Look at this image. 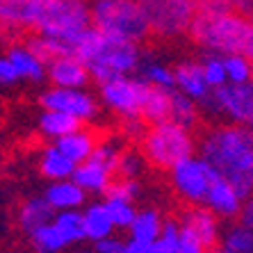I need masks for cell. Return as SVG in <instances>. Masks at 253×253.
I'll list each match as a JSON object with an SVG mask.
<instances>
[{
    "label": "cell",
    "instance_id": "83f0119b",
    "mask_svg": "<svg viewBox=\"0 0 253 253\" xmlns=\"http://www.w3.org/2000/svg\"><path fill=\"white\" fill-rule=\"evenodd\" d=\"M139 119L146 126L169 121V91L148 87L146 94H144V100H141Z\"/></svg>",
    "mask_w": 253,
    "mask_h": 253
},
{
    "label": "cell",
    "instance_id": "d590c367",
    "mask_svg": "<svg viewBox=\"0 0 253 253\" xmlns=\"http://www.w3.org/2000/svg\"><path fill=\"white\" fill-rule=\"evenodd\" d=\"M201 71H203V78L210 89L224 87L226 84V73H224V62H221V55L214 53H201Z\"/></svg>",
    "mask_w": 253,
    "mask_h": 253
},
{
    "label": "cell",
    "instance_id": "bcb514c9",
    "mask_svg": "<svg viewBox=\"0 0 253 253\" xmlns=\"http://www.w3.org/2000/svg\"><path fill=\"white\" fill-rule=\"evenodd\" d=\"M196 7V12H210V9H221L224 5V0H192Z\"/></svg>",
    "mask_w": 253,
    "mask_h": 253
},
{
    "label": "cell",
    "instance_id": "1f68e13d",
    "mask_svg": "<svg viewBox=\"0 0 253 253\" xmlns=\"http://www.w3.org/2000/svg\"><path fill=\"white\" fill-rule=\"evenodd\" d=\"M30 240V247L35 253H64L66 249V242L59 237V233L55 230L53 224H43L39 226L37 230H32L28 235Z\"/></svg>",
    "mask_w": 253,
    "mask_h": 253
},
{
    "label": "cell",
    "instance_id": "7bdbcfd3",
    "mask_svg": "<svg viewBox=\"0 0 253 253\" xmlns=\"http://www.w3.org/2000/svg\"><path fill=\"white\" fill-rule=\"evenodd\" d=\"M176 253H208V251L201 247L199 242L192 240L187 233H183V230H180V242H178Z\"/></svg>",
    "mask_w": 253,
    "mask_h": 253
},
{
    "label": "cell",
    "instance_id": "4316f807",
    "mask_svg": "<svg viewBox=\"0 0 253 253\" xmlns=\"http://www.w3.org/2000/svg\"><path fill=\"white\" fill-rule=\"evenodd\" d=\"M201 119V107L196 100L183 96L180 91L171 89L169 91V121L183 126V128L194 130V126Z\"/></svg>",
    "mask_w": 253,
    "mask_h": 253
},
{
    "label": "cell",
    "instance_id": "6da1fadb",
    "mask_svg": "<svg viewBox=\"0 0 253 253\" xmlns=\"http://www.w3.org/2000/svg\"><path fill=\"white\" fill-rule=\"evenodd\" d=\"M199 158L214 169L219 178L228 180L237 194L247 201L253 192V132L247 126H214L196 141Z\"/></svg>",
    "mask_w": 253,
    "mask_h": 253
},
{
    "label": "cell",
    "instance_id": "277c9868",
    "mask_svg": "<svg viewBox=\"0 0 253 253\" xmlns=\"http://www.w3.org/2000/svg\"><path fill=\"white\" fill-rule=\"evenodd\" d=\"M89 25L114 39L144 43L151 37L137 0H89Z\"/></svg>",
    "mask_w": 253,
    "mask_h": 253
},
{
    "label": "cell",
    "instance_id": "74e56055",
    "mask_svg": "<svg viewBox=\"0 0 253 253\" xmlns=\"http://www.w3.org/2000/svg\"><path fill=\"white\" fill-rule=\"evenodd\" d=\"M119 155H121V146H119L117 141H114V139H103V141H96L94 153L89 155V158L96 160V162H100V165L110 167V169L117 173Z\"/></svg>",
    "mask_w": 253,
    "mask_h": 253
},
{
    "label": "cell",
    "instance_id": "cb8c5ba5",
    "mask_svg": "<svg viewBox=\"0 0 253 253\" xmlns=\"http://www.w3.org/2000/svg\"><path fill=\"white\" fill-rule=\"evenodd\" d=\"M80 217H83L84 240L91 242V244L114 233V226H112V221H110V217H107L105 208H103V201L87 203V206L80 210Z\"/></svg>",
    "mask_w": 253,
    "mask_h": 253
},
{
    "label": "cell",
    "instance_id": "f1b7e54d",
    "mask_svg": "<svg viewBox=\"0 0 253 253\" xmlns=\"http://www.w3.org/2000/svg\"><path fill=\"white\" fill-rule=\"evenodd\" d=\"M50 224L55 226V230L59 233V237L66 242V247H78L80 242H84L83 233V217L80 210H64V212H55Z\"/></svg>",
    "mask_w": 253,
    "mask_h": 253
},
{
    "label": "cell",
    "instance_id": "ffe728a7",
    "mask_svg": "<svg viewBox=\"0 0 253 253\" xmlns=\"http://www.w3.org/2000/svg\"><path fill=\"white\" fill-rule=\"evenodd\" d=\"M37 0H0V32L18 35L32 30Z\"/></svg>",
    "mask_w": 253,
    "mask_h": 253
},
{
    "label": "cell",
    "instance_id": "c3c4849f",
    "mask_svg": "<svg viewBox=\"0 0 253 253\" xmlns=\"http://www.w3.org/2000/svg\"><path fill=\"white\" fill-rule=\"evenodd\" d=\"M73 253H96V251H94V249H76Z\"/></svg>",
    "mask_w": 253,
    "mask_h": 253
},
{
    "label": "cell",
    "instance_id": "7dc6e473",
    "mask_svg": "<svg viewBox=\"0 0 253 253\" xmlns=\"http://www.w3.org/2000/svg\"><path fill=\"white\" fill-rule=\"evenodd\" d=\"M146 249H141V247H137V244H130V242H126V251L124 253H144Z\"/></svg>",
    "mask_w": 253,
    "mask_h": 253
},
{
    "label": "cell",
    "instance_id": "ab89813d",
    "mask_svg": "<svg viewBox=\"0 0 253 253\" xmlns=\"http://www.w3.org/2000/svg\"><path fill=\"white\" fill-rule=\"evenodd\" d=\"M16 84H21V80H18L12 62H9L5 55H0V91L12 89V87H16Z\"/></svg>",
    "mask_w": 253,
    "mask_h": 253
},
{
    "label": "cell",
    "instance_id": "7c38bea8",
    "mask_svg": "<svg viewBox=\"0 0 253 253\" xmlns=\"http://www.w3.org/2000/svg\"><path fill=\"white\" fill-rule=\"evenodd\" d=\"M180 230L187 233L194 242H199L201 247L210 251L219 244V235H221V221L212 214L208 208L203 206H189L187 210L178 219Z\"/></svg>",
    "mask_w": 253,
    "mask_h": 253
},
{
    "label": "cell",
    "instance_id": "7a4b0ae2",
    "mask_svg": "<svg viewBox=\"0 0 253 253\" xmlns=\"http://www.w3.org/2000/svg\"><path fill=\"white\" fill-rule=\"evenodd\" d=\"M69 53L83 59L91 80H96L98 84L119 76L137 73V66L144 57L139 43L107 37L91 25L71 42Z\"/></svg>",
    "mask_w": 253,
    "mask_h": 253
},
{
    "label": "cell",
    "instance_id": "60d3db41",
    "mask_svg": "<svg viewBox=\"0 0 253 253\" xmlns=\"http://www.w3.org/2000/svg\"><path fill=\"white\" fill-rule=\"evenodd\" d=\"M94 251L96 253H124L126 251V240L117 237V233L103 237V240L94 242Z\"/></svg>",
    "mask_w": 253,
    "mask_h": 253
},
{
    "label": "cell",
    "instance_id": "8fae6325",
    "mask_svg": "<svg viewBox=\"0 0 253 253\" xmlns=\"http://www.w3.org/2000/svg\"><path fill=\"white\" fill-rule=\"evenodd\" d=\"M42 110H55L66 117H73L80 124L96 121L100 114V103L89 89H62L48 87L39 94Z\"/></svg>",
    "mask_w": 253,
    "mask_h": 253
},
{
    "label": "cell",
    "instance_id": "5b68a950",
    "mask_svg": "<svg viewBox=\"0 0 253 253\" xmlns=\"http://www.w3.org/2000/svg\"><path fill=\"white\" fill-rule=\"evenodd\" d=\"M89 28V0H37L32 32L62 42L66 48Z\"/></svg>",
    "mask_w": 253,
    "mask_h": 253
},
{
    "label": "cell",
    "instance_id": "9c48e42d",
    "mask_svg": "<svg viewBox=\"0 0 253 253\" xmlns=\"http://www.w3.org/2000/svg\"><path fill=\"white\" fill-rule=\"evenodd\" d=\"M167 173L176 196L187 206H203L208 189L217 178L214 169L196 153L176 162Z\"/></svg>",
    "mask_w": 253,
    "mask_h": 253
},
{
    "label": "cell",
    "instance_id": "f546056e",
    "mask_svg": "<svg viewBox=\"0 0 253 253\" xmlns=\"http://www.w3.org/2000/svg\"><path fill=\"white\" fill-rule=\"evenodd\" d=\"M219 247L226 253H253V233L249 226L233 221L226 228H221Z\"/></svg>",
    "mask_w": 253,
    "mask_h": 253
},
{
    "label": "cell",
    "instance_id": "f35d334b",
    "mask_svg": "<svg viewBox=\"0 0 253 253\" xmlns=\"http://www.w3.org/2000/svg\"><path fill=\"white\" fill-rule=\"evenodd\" d=\"M105 194L110 196H119V199H126V201H137L141 194V185L139 180H128V178H114L110 189ZM103 194V196H105Z\"/></svg>",
    "mask_w": 253,
    "mask_h": 253
},
{
    "label": "cell",
    "instance_id": "b9f144b4",
    "mask_svg": "<svg viewBox=\"0 0 253 253\" xmlns=\"http://www.w3.org/2000/svg\"><path fill=\"white\" fill-rule=\"evenodd\" d=\"M144 130H146V124H144L139 117L126 119V121H124V135L128 137V139H141Z\"/></svg>",
    "mask_w": 253,
    "mask_h": 253
},
{
    "label": "cell",
    "instance_id": "5bb4252c",
    "mask_svg": "<svg viewBox=\"0 0 253 253\" xmlns=\"http://www.w3.org/2000/svg\"><path fill=\"white\" fill-rule=\"evenodd\" d=\"M242 203H244V199L237 194V189L228 180L217 176L214 183L210 185V189H208L203 208H208L219 221H233L240 214Z\"/></svg>",
    "mask_w": 253,
    "mask_h": 253
},
{
    "label": "cell",
    "instance_id": "8d00e7d4",
    "mask_svg": "<svg viewBox=\"0 0 253 253\" xmlns=\"http://www.w3.org/2000/svg\"><path fill=\"white\" fill-rule=\"evenodd\" d=\"M25 43H28V48L37 55V57L42 59L43 64H46V62H50L53 57H57V55L69 53V48H66L62 42H55V39H48V37H42V35L30 37Z\"/></svg>",
    "mask_w": 253,
    "mask_h": 253
},
{
    "label": "cell",
    "instance_id": "e575fe53",
    "mask_svg": "<svg viewBox=\"0 0 253 253\" xmlns=\"http://www.w3.org/2000/svg\"><path fill=\"white\" fill-rule=\"evenodd\" d=\"M178 242H180V224L178 219H165L160 237L151 242L144 253H176Z\"/></svg>",
    "mask_w": 253,
    "mask_h": 253
},
{
    "label": "cell",
    "instance_id": "2e32d148",
    "mask_svg": "<svg viewBox=\"0 0 253 253\" xmlns=\"http://www.w3.org/2000/svg\"><path fill=\"white\" fill-rule=\"evenodd\" d=\"M2 55L12 62V66H14V71H16V76L21 83L42 84L43 80H46V64L30 50L28 43H23V42L12 43V46H7V50Z\"/></svg>",
    "mask_w": 253,
    "mask_h": 253
},
{
    "label": "cell",
    "instance_id": "ee69618b",
    "mask_svg": "<svg viewBox=\"0 0 253 253\" xmlns=\"http://www.w3.org/2000/svg\"><path fill=\"white\" fill-rule=\"evenodd\" d=\"M224 5L233 12H240L244 16H251V9H253V0H224Z\"/></svg>",
    "mask_w": 253,
    "mask_h": 253
},
{
    "label": "cell",
    "instance_id": "4fadbf2b",
    "mask_svg": "<svg viewBox=\"0 0 253 253\" xmlns=\"http://www.w3.org/2000/svg\"><path fill=\"white\" fill-rule=\"evenodd\" d=\"M46 80L50 83V87L87 89V84L91 83V76H89L83 59H78L71 53H64L46 62Z\"/></svg>",
    "mask_w": 253,
    "mask_h": 253
},
{
    "label": "cell",
    "instance_id": "484cf974",
    "mask_svg": "<svg viewBox=\"0 0 253 253\" xmlns=\"http://www.w3.org/2000/svg\"><path fill=\"white\" fill-rule=\"evenodd\" d=\"M137 73H139V80L146 87L153 89H165L171 91L173 89V66L165 64L155 57H141L139 66H137Z\"/></svg>",
    "mask_w": 253,
    "mask_h": 253
},
{
    "label": "cell",
    "instance_id": "7402d4cb",
    "mask_svg": "<svg viewBox=\"0 0 253 253\" xmlns=\"http://www.w3.org/2000/svg\"><path fill=\"white\" fill-rule=\"evenodd\" d=\"M53 214H55L53 208L48 206L43 196H30L16 208V226L23 230L25 235H30L39 226L50 224Z\"/></svg>",
    "mask_w": 253,
    "mask_h": 253
},
{
    "label": "cell",
    "instance_id": "30bf717a",
    "mask_svg": "<svg viewBox=\"0 0 253 253\" xmlns=\"http://www.w3.org/2000/svg\"><path fill=\"white\" fill-rule=\"evenodd\" d=\"M146 84L137 76H119L98 84V103L121 121L139 117Z\"/></svg>",
    "mask_w": 253,
    "mask_h": 253
},
{
    "label": "cell",
    "instance_id": "603a6c76",
    "mask_svg": "<svg viewBox=\"0 0 253 253\" xmlns=\"http://www.w3.org/2000/svg\"><path fill=\"white\" fill-rule=\"evenodd\" d=\"M96 141H98V137H96L89 128H83V126H80L78 130H73V132H69V135H64V137H59V139L53 141V144L73 162V165H80V162H84L89 155L94 153Z\"/></svg>",
    "mask_w": 253,
    "mask_h": 253
},
{
    "label": "cell",
    "instance_id": "ba28073f",
    "mask_svg": "<svg viewBox=\"0 0 253 253\" xmlns=\"http://www.w3.org/2000/svg\"><path fill=\"white\" fill-rule=\"evenodd\" d=\"M146 16L151 35L160 39H178L187 35L196 14L192 0H137Z\"/></svg>",
    "mask_w": 253,
    "mask_h": 253
},
{
    "label": "cell",
    "instance_id": "9a60e30c",
    "mask_svg": "<svg viewBox=\"0 0 253 253\" xmlns=\"http://www.w3.org/2000/svg\"><path fill=\"white\" fill-rule=\"evenodd\" d=\"M114 178H117V173H114L110 167L100 165V162H96V160H91V158H87L84 162L76 165V169L71 173V180L83 189L87 196L89 194L103 196L107 189H110Z\"/></svg>",
    "mask_w": 253,
    "mask_h": 253
},
{
    "label": "cell",
    "instance_id": "d6986e66",
    "mask_svg": "<svg viewBox=\"0 0 253 253\" xmlns=\"http://www.w3.org/2000/svg\"><path fill=\"white\" fill-rule=\"evenodd\" d=\"M162 224H165V217H162V212L158 208H141V210H137L132 224L126 230L128 233V240L126 242L146 249L151 242H155L160 237Z\"/></svg>",
    "mask_w": 253,
    "mask_h": 253
},
{
    "label": "cell",
    "instance_id": "4dcf8cb0",
    "mask_svg": "<svg viewBox=\"0 0 253 253\" xmlns=\"http://www.w3.org/2000/svg\"><path fill=\"white\" fill-rule=\"evenodd\" d=\"M103 208H105L107 217L112 221L114 233H117V230H128V226L132 224V219H135V214H137L135 201H126V199L110 196V194L103 196Z\"/></svg>",
    "mask_w": 253,
    "mask_h": 253
},
{
    "label": "cell",
    "instance_id": "d6a6232c",
    "mask_svg": "<svg viewBox=\"0 0 253 253\" xmlns=\"http://www.w3.org/2000/svg\"><path fill=\"white\" fill-rule=\"evenodd\" d=\"M224 62V73L228 84H249L251 83L253 64L247 55H221Z\"/></svg>",
    "mask_w": 253,
    "mask_h": 253
},
{
    "label": "cell",
    "instance_id": "836d02e7",
    "mask_svg": "<svg viewBox=\"0 0 253 253\" xmlns=\"http://www.w3.org/2000/svg\"><path fill=\"white\" fill-rule=\"evenodd\" d=\"M146 160L137 148H121L117 162V178H128V180H139L141 173L146 171Z\"/></svg>",
    "mask_w": 253,
    "mask_h": 253
},
{
    "label": "cell",
    "instance_id": "52a82bcc",
    "mask_svg": "<svg viewBox=\"0 0 253 253\" xmlns=\"http://www.w3.org/2000/svg\"><path fill=\"white\" fill-rule=\"evenodd\" d=\"M201 112L208 117L224 119L226 124L247 126L253 124V87L249 84H228L212 89L210 94L199 103Z\"/></svg>",
    "mask_w": 253,
    "mask_h": 253
},
{
    "label": "cell",
    "instance_id": "f6af8a7d",
    "mask_svg": "<svg viewBox=\"0 0 253 253\" xmlns=\"http://www.w3.org/2000/svg\"><path fill=\"white\" fill-rule=\"evenodd\" d=\"M237 221L244 224V226H249V228L253 226V203H251V199H247L244 203H242L240 214H237Z\"/></svg>",
    "mask_w": 253,
    "mask_h": 253
},
{
    "label": "cell",
    "instance_id": "44dd1931",
    "mask_svg": "<svg viewBox=\"0 0 253 253\" xmlns=\"http://www.w3.org/2000/svg\"><path fill=\"white\" fill-rule=\"evenodd\" d=\"M37 169H39V173L46 178L48 183H55V180H66V178H71L76 165H73L55 144H46V146H42V151H39Z\"/></svg>",
    "mask_w": 253,
    "mask_h": 253
},
{
    "label": "cell",
    "instance_id": "3957f363",
    "mask_svg": "<svg viewBox=\"0 0 253 253\" xmlns=\"http://www.w3.org/2000/svg\"><path fill=\"white\" fill-rule=\"evenodd\" d=\"M189 39L201 53L214 55H253V23L251 16L233 12L228 7L196 12L187 30Z\"/></svg>",
    "mask_w": 253,
    "mask_h": 253
},
{
    "label": "cell",
    "instance_id": "e0dca14e",
    "mask_svg": "<svg viewBox=\"0 0 253 253\" xmlns=\"http://www.w3.org/2000/svg\"><path fill=\"white\" fill-rule=\"evenodd\" d=\"M173 89L196 103H201L210 94L212 89L208 87L206 78H203L199 59H183L173 66Z\"/></svg>",
    "mask_w": 253,
    "mask_h": 253
},
{
    "label": "cell",
    "instance_id": "d4e9b609",
    "mask_svg": "<svg viewBox=\"0 0 253 253\" xmlns=\"http://www.w3.org/2000/svg\"><path fill=\"white\" fill-rule=\"evenodd\" d=\"M80 121H76L73 117H66L62 112H55V110H42L39 117H37V132L43 137V139L57 141L59 137L69 135L73 130L80 128Z\"/></svg>",
    "mask_w": 253,
    "mask_h": 253
},
{
    "label": "cell",
    "instance_id": "8992f818",
    "mask_svg": "<svg viewBox=\"0 0 253 253\" xmlns=\"http://www.w3.org/2000/svg\"><path fill=\"white\" fill-rule=\"evenodd\" d=\"M139 153L153 169L169 171L176 162L196 153V137L189 128L173 121H160L146 126L139 139Z\"/></svg>",
    "mask_w": 253,
    "mask_h": 253
},
{
    "label": "cell",
    "instance_id": "ac0fdd59",
    "mask_svg": "<svg viewBox=\"0 0 253 253\" xmlns=\"http://www.w3.org/2000/svg\"><path fill=\"white\" fill-rule=\"evenodd\" d=\"M43 199L53 212H64V210H83L87 206L89 196L84 194L83 189L78 187L71 178L66 180H55V183H48V187L43 189Z\"/></svg>",
    "mask_w": 253,
    "mask_h": 253
}]
</instances>
